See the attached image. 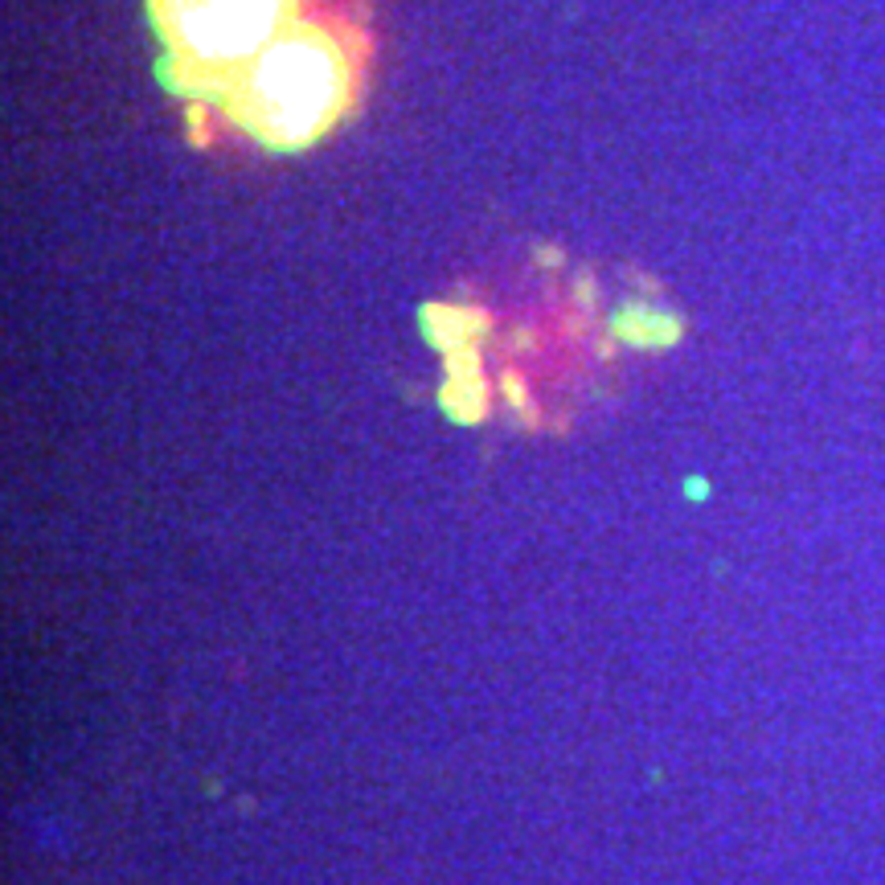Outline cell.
<instances>
[{
	"label": "cell",
	"instance_id": "6da1fadb",
	"mask_svg": "<svg viewBox=\"0 0 885 885\" xmlns=\"http://www.w3.org/2000/svg\"><path fill=\"white\" fill-rule=\"evenodd\" d=\"M357 94V54L333 26L295 17L234 74L222 103L246 135L275 152H299L345 120Z\"/></svg>",
	"mask_w": 885,
	"mask_h": 885
},
{
	"label": "cell",
	"instance_id": "7a4b0ae2",
	"mask_svg": "<svg viewBox=\"0 0 885 885\" xmlns=\"http://www.w3.org/2000/svg\"><path fill=\"white\" fill-rule=\"evenodd\" d=\"M181 91L222 99L234 74L299 17V0H148Z\"/></svg>",
	"mask_w": 885,
	"mask_h": 885
}]
</instances>
